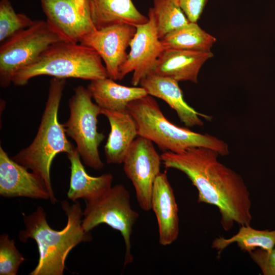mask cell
I'll return each instance as SVG.
<instances>
[{
  "label": "cell",
  "instance_id": "cell-1",
  "mask_svg": "<svg viewBox=\"0 0 275 275\" xmlns=\"http://www.w3.org/2000/svg\"><path fill=\"white\" fill-rule=\"evenodd\" d=\"M219 154L206 147H193L181 153L161 155L167 168L184 173L196 187L198 202L216 207L221 224L229 231L236 223L250 225L252 220L250 194L241 176L218 160Z\"/></svg>",
  "mask_w": 275,
  "mask_h": 275
},
{
  "label": "cell",
  "instance_id": "cell-2",
  "mask_svg": "<svg viewBox=\"0 0 275 275\" xmlns=\"http://www.w3.org/2000/svg\"><path fill=\"white\" fill-rule=\"evenodd\" d=\"M71 204L61 202L62 209L67 217L65 227L61 230L51 228L47 223L43 207L39 206L30 214L24 215V229L18 234L20 241L30 238L37 243L39 253L38 264L30 275H63L65 261L69 252L81 242L92 240L90 232L82 227L83 211L78 201Z\"/></svg>",
  "mask_w": 275,
  "mask_h": 275
},
{
  "label": "cell",
  "instance_id": "cell-3",
  "mask_svg": "<svg viewBox=\"0 0 275 275\" xmlns=\"http://www.w3.org/2000/svg\"><path fill=\"white\" fill-rule=\"evenodd\" d=\"M66 83L65 78L51 79L45 108L34 139L29 146L11 157L41 178L49 192L50 201L52 204L57 202L50 178L52 160L58 154L64 152L67 154L75 148L68 140L64 126L58 119L59 109Z\"/></svg>",
  "mask_w": 275,
  "mask_h": 275
},
{
  "label": "cell",
  "instance_id": "cell-4",
  "mask_svg": "<svg viewBox=\"0 0 275 275\" xmlns=\"http://www.w3.org/2000/svg\"><path fill=\"white\" fill-rule=\"evenodd\" d=\"M127 110L135 120L138 136L150 140L164 152L178 153L193 147H206L221 156L229 153L228 144L222 140L172 123L151 95L131 101L127 105Z\"/></svg>",
  "mask_w": 275,
  "mask_h": 275
},
{
  "label": "cell",
  "instance_id": "cell-5",
  "mask_svg": "<svg viewBox=\"0 0 275 275\" xmlns=\"http://www.w3.org/2000/svg\"><path fill=\"white\" fill-rule=\"evenodd\" d=\"M40 75L90 81L108 77L102 59L95 49L64 41L50 45L34 62L17 72L12 83L23 86L32 78Z\"/></svg>",
  "mask_w": 275,
  "mask_h": 275
},
{
  "label": "cell",
  "instance_id": "cell-6",
  "mask_svg": "<svg viewBox=\"0 0 275 275\" xmlns=\"http://www.w3.org/2000/svg\"><path fill=\"white\" fill-rule=\"evenodd\" d=\"M130 200V193L123 184L115 185L97 198L86 201L82 219V227L86 232L104 224L121 234L125 249L124 266L133 261L131 237L139 217L132 208Z\"/></svg>",
  "mask_w": 275,
  "mask_h": 275
},
{
  "label": "cell",
  "instance_id": "cell-7",
  "mask_svg": "<svg viewBox=\"0 0 275 275\" xmlns=\"http://www.w3.org/2000/svg\"><path fill=\"white\" fill-rule=\"evenodd\" d=\"M92 96L82 86L74 89L69 100L70 115L63 124L66 135L72 139L84 163L93 169L103 168L98 147L105 138L98 131V116L101 108L92 100Z\"/></svg>",
  "mask_w": 275,
  "mask_h": 275
},
{
  "label": "cell",
  "instance_id": "cell-8",
  "mask_svg": "<svg viewBox=\"0 0 275 275\" xmlns=\"http://www.w3.org/2000/svg\"><path fill=\"white\" fill-rule=\"evenodd\" d=\"M61 41L46 21L39 20L1 43V86H9L17 72L34 62L50 45Z\"/></svg>",
  "mask_w": 275,
  "mask_h": 275
},
{
  "label": "cell",
  "instance_id": "cell-9",
  "mask_svg": "<svg viewBox=\"0 0 275 275\" xmlns=\"http://www.w3.org/2000/svg\"><path fill=\"white\" fill-rule=\"evenodd\" d=\"M161 163L153 142L140 136L134 140L123 161L124 172L134 186L140 207L145 211L151 209L152 190Z\"/></svg>",
  "mask_w": 275,
  "mask_h": 275
},
{
  "label": "cell",
  "instance_id": "cell-10",
  "mask_svg": "<svg viewBox=\"0 0 275 275\" xmlns=\"http://www.w3.org/2000/svg\"><path fill=\"white\" fill-rule=\"evenodd\" d=\"M46 21L65 42L79 43L97 30L89 0H39Z\"/></svg>",
  "mask_w": 275,
  "mask_h": 275
},
{
  "label": "cell",
  "instance_id": "cell-11",
  "mask_svg": "<svg viewBox=\"0 0 275 275\" xmlns=\"http://www.w3.org/2000/svg\"><path fill=\"white\" fill-rule=\"evenodd\" d=\"M148 17L147 23L136 26V32L129 44L130 52L119 69V80L133 72L131 82L133 86L139 85L142 79L152 73L164 50L150 8Z\"/></svg>",
  "mask_w": 275,
  "mask_h": 275
},
{
  "label": "cell",
  "instance_id": "cell-12",
  "mask_svg": "<svg viewBox=\"0 0 275 275\" xmlns=\"http://www.w3.org/2000/svg\"><path fill=\"white\" fill-rule=\"evenodd\" d=\"M136 32L128 24L106 26L86 36L80 44L95 49L104 61L108 77L119 80V69L126 60V49Z\"/></svg>",
  "mask_w": 275,
  "mask_h": 275
},
{
  "label": "cell",
  "instance_id": "cell-13",
  "mask_svg": "<svg viewBox=\"0 0 275 275\" xmlns=\"http://www.w3.org/2000/svg\"><path fill=\"white\" fill-rule=\"evenodd\" d=\"M0 195L50 200L47 187L37 174L18 163L0 146Z\"/></svg>",
  "mask_w": 275,
  "mask_h": 275
},
{
  "label": "cell",
  "instance_id": "cell-14",
  "mask_svg": "<svg viewBox=\"0 0 275 275\" xmlns=\"http://www.w3.org/2000/svg\"><path fill=\"white\" fill-rule=\"evenodd\" d=\"M151 204L157 219L159 243L170 245L178 237L179 219L173 190L164 173L160 172L155 181Z\"/></svg>",
  "mask_w": 275,
  "mask_h": 275
},
{
  "label": "cell",
  "instance_id": "cell-15",
  "mask_svg": "<svg viewBox=\"0 0 275 275\" xmlns=\"http://www.w3.org/2000/svg\"><path fill=\"white\" fill-rule=\"evenodd\" d=\"M140 87L148 94L160 98L175 110L180 121L186 126H202L201 117L210 120L211 117L199 113L184 100L178 81L170 77L150 74L141 80Z\"/></svg>",
  "mask_w": 275,
  "mask_h": 275
},
{
  "label": "cell",
  "instance_id": "cell-16",
  "mask_svg": "<svg viewBox=\"0 0 275 275\" xmlns=\"http://www.w3.org/2000/svg\"><path fill=\"white\" fill-rule=\"evenodd\" d=\"M213 56L211 51L164 49L152 73L170 77L178 82L190 81L197 83L201 67Z\"/></svg>",
  "mask_w": 275,
  "mask_h": 275
},
{
  "label": "cell",
  "instance_id": "cell-17",
  "mask_svg": "<svg viewBox=\"0 0 275 275\" xmlns=\"http://www.w3.org/2000/svg\"><path fill=\"white\" fill-rule=\"evenodd\" d=\"M109 121L111 130L104 146L109 164L123 163L132 143L138 136L135 120L127 109L114 111L101 109Z\"/></svg>",
  "mask_w": 275,
  "mask_h": 275
},
{
  "label": "cell",
  "instance_id": "cell-18",
  "mask_svg": "<svg viewBox=\"0 0 275 275\" xmlns=\"http://www.w3.org/2000/svg\"><path fill=\"white\" fill-rule=\"evenodd\" d=\"M67 155L70 162L71 171L67 193L69 199L73 202L79 199L88 201L100 196L112 186L114 178L112 174L94 177L87 173L76 148Z\"/></svg>",
  "mask_w": 275,
  "mask_h": 275
},
{
  "label": "cell",
  "instance_id": "cell-19",
  "mask_svg": "<svg viewBox=\"0 0 275 275\" xmlns=\"http://www.w3.org/2000/svg\"><path fill=\"white\" fill-rule=\"evenodd\" d=\"M93 23L97 30L117 24L134 26L149 20L131 0H89Z\"/></svg>",
  "mask_w": 275,
  "mask_h": 275
},
{
  "label": "cell",
  "instance_id": "cell-20",
  "mask_svg": "<svg viewBox=\"0 0 275 275\" xmlns=\"http://www.w3.org/2000/svg\"><path fill=\"white\" fill-rule=\"evenodd\" d=\"M87 89L101 109L114 111L126 110L130 102L148 95L141 87L123 86L109 77L91 81Z\"/></svg>",
  "mask_w": 275,
  "mask_h": 275
},
{
  "label": "cell",
  "instance_id": "cell-21",
  "mask_svg": "<svg viewBox=\"0 0 275 275\" xmlns=\"http://www.w3.org/2000/svg\"><path fill=\"white\" fill-rule=\"evenodd\" d=\"M160 41L164 49L210 51L216 38L201 29L197 22H189L168 33Z\"/></svg>",
  "mask_w": 275,
  "mask_h": 275
},
{
  "label": "cell",
  "instance_id": "cell-22",
  "mask_svg": "<svg viewBox=\"0 0 275 275\" xmlns=\"http://www.w3.org/2000/svg\"><path fill=\"white\" fill-rule=\"evenodd\" d=\"M233 243H236L240 250L248 253L258 248L271 250L275 248V230H260L250 225L241 226L238 232L230 238H216L212 242L211 248L217 250L219 255Z\"/></svg>",
  "mask_w": 275,
  "mask_h": 275
},
{
  "label": "cell",
  "instance_id": "cell-23",
  "mask_svg": "<svg viewBox=\"0 0 275 275\" xmlns=\"http://www.w3.org/2000/svg\"><path fill=\"white\" fill-rule=\"evenodd\" d=\"M153 4L150 9L160 39L189 22L177 0H153Z\"/></svg>",
  "mask_w": 275,
  "mask_h": 275
},
{
  "label": "cell",
  "instance_id": "cell-24",
  "mask_svg": "<svg viewBox=\"0 0 275 275\" xmlns=\"http://www.w3.org/2000/svg\"><path fill=\"white\" fill-rule=\"evenodd\" d=\"M34 22L27 15L16 13L9 0L0 2V42L29 28Z\"/></svg>",
  "mask_w": 275,
  "mask_h": 275
},
{
  "label": "cell",
  "instance_id": "cell-25",
  "mask_svg": "<svg viewBox=\"0 0 275 275\" xmlns=\"http://www.w3.org/2000/svg\"><path fill=\"white\" fill-rule=\"evenodd\" d=\"M15 241L4 233L0 236V274L16 275L20 265L24 261Z\"/></svg>",
  "mask_w": 275,
  "mask_h": 275
},
{
  "label": "cell",
  "instance_id": "cell-26",
  "mask_svg": "<svg viewBox=\"0 0 275 275\" xmlns=\"http://www.w3.org/2000/svg\"><path fill=\"white\" fill-rule=\"evenodd\" d=\"M264 275H275V248L271 250L258 248L249 253Z\"/></svg>",
  "mask_w": 275,
  "mask_h": 275
},
{
  "label": "cell",
  "instance_id": "cell-27",
  "mask_svg": "<svg viewBox=\"0 0 275 275\" xmlns=\"http://www.w3.org/2000/svg\"><path fill=\"white\" fill-rule=\"evenodd\" d=\"M189 22H197L208 0H177Z\"/></svg>",
  "mask_w": 275,
  "mask_h": 275
}]
</instances>
